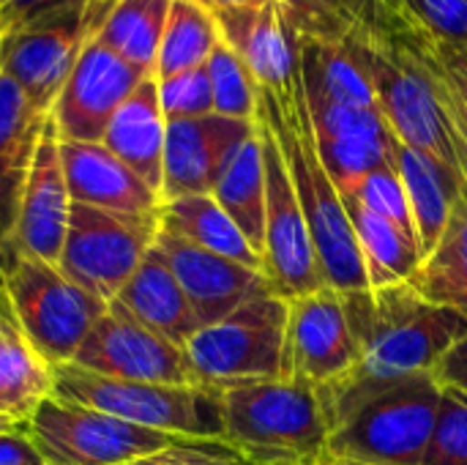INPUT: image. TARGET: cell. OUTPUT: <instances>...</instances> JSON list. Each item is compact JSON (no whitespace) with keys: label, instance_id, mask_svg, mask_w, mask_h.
<instances>
[{"label":"cell","instance_id":"1","mask_svg":"<svg viewBox=\"0 0 467 465\" xmlns=\"http://www.w3.org/2000/svg\"><path fill=\"white\" fill-rule=\"evenodd\" d=\"M358 340V365L348 381L320 395L331 430L380 392L430 375L441 356L467 334V318L427 301L410 282L345 296Z\"/></svg>","mask_w":467,"mask_h":465},{"label":"cell","instance_id":"2","mask_svg":"<svg viewBox=\"0 0 467 465\" xmlns=\"http://www.w3.org/2000/svg\"><path fill=\"white\" fill-rule=\"evenodd\" d=\"M356 44L367 60L378 107L391 134L405 148L446 167L467 195V140L419 44L416 25L380 19L367 33L356 36Z\"/></svg>","mask_w":467,"mask_h":465},{"label":"cell","instance_id":"3","mask_svg":"<svg viewBox=\"0 0 467 465\" xmlns=\"http://www.w3.org/2000/svg\"><path fill=\"white\" fill-rule=\"evenodd\" d=\"M257 118L271 129L279 143L326 285L339 291L342 296L369 291L364 258L345 200L317 151L304 71L296 74V79L279 93L260 88Z\"/></svg>","mask_w":467,"mask_h":465},{"label":"cell","instance_id":"4","mask_svg":"<svg viewBox=\"0 0 467 465\" xmlns=\"http://www.w3.org/2000/svg\"><path fill=\"white\" fill-rule=\"evenodd\" d=\"M224 441L252 465H317L331 422L315 389L290 378L219 389Z\"/></svg>","mask_w":467,"mask_h":465},{"label":"cell","instance_id":"5","mask_svg":"<svg viewBox=\"0 0 467 465\" xmlns=\"http://www.w3.org/2000/svg\"><path fill=\"white\" fill-rule=\"evenodd\" d=\"M0 310L55 370L74 362L107 301L71 282L55 263L16 258L0 271Z\"/></svg>","mask_w":467,"mask_h":465},{"label":"cell","instance_id":"6","mask_svg":"<svg viewBox=\"0 0 467 465\" xmlns=\"http://www.w3.org/2000/svg\"><path fill=\"white\" fill-rule=\"evenodd\" d=\"M55 397L172 439H222L219 389L134 384L93 375L77 365L55 367Z\"/></svg>","mask_w":467,"mask_h":465},{"label":"cell","instance_id":"7","mask_svg":"<svg viewBox=\"0 0 467 465\" xmlns=\"http://www.w3.org/2000/svg\"><path fill=\"white\" fill-rule=\"evenodd\" d=\"M287 299L263 291L233 310L227 318L202 326L186 343L194 378L208 389L285 375Z\"/></svg>","mask_w":467,"mask_h":465},{"label":"cell","instance_id":"8","mask_svg":"<svg viewBox=\"0 0 467 465\" xmlns=\"http://www.w3.org/2000/svg\"><path fill=\"white\" fill-rule=\"evenodd\" d=\"M443 389L413 375L358 406L328 439V452L372 465H421L432 441Z\"/></svg>","mask_w":467,"mask_h":465},{"label":"cell","instance_id":"9","mask_svg":"<svg viewBox=\"0 0 467 465\" xmlns=\"http://www.w3.org/2000/svg\"><path fill=\"white\" fill-rule=\"evenodd\" d=\"M112 0H82L0 33V71L30 107L49 115L77 58L99 36Z\"/></svg>","mask_w":467,"mask_h":465},{"label":"cell","instance_id":"10","mask_svg":"<svg viewBox=\"0 0 467 465\" xmlns=\"http://www.w3.org/2000/svg\"><path fill=\"white\" fill-rule=\"evenodd\" d=\"M25 433L47 465H129L175 441L55 395L36 408Z\"/></svg>","mask_w":467,"mask_h":465},{"label":"cell","instance_id":"11","mask_svg":"<svg viewBox=\"0 0 467 465\" xmlns=\"http://www.w3.org/2000/svg\"><path fill=\"white\" fill-rule=\"evenodd\" d=\"M159 233L156 219H123L71 203L68 230L57 269L101 301H115L145 260Z\"/></svg>","mask_w":467,"mask_h":465},{"label":"cell","instance_id":"12","mask_svg":"<svg viewBox=\"0 0 467 465\" xmlns=\"http://www.w3.org/2000/svg\"><path fill=\"white\" fill-rule=\"evenodd\" d=\"M356 365L358 340L339 291L326 285L287 301L282 378L326 395L348 381Z\"/></svg>","mask_w":467,"mask_h":465},{"label":"cell","instance_id":"13","mask_svg":"<svg viewBox=\"0 0 467 465\" xmlns=\"http://www.w3.org/2000/svg\"><path fill=\"white\" fill-rule=\"evenodd\" d=\"M265 167V241H263V274L268 288L282 299H296L326 288L312 236L285 167L282 151L271 129L257 118Z\"/></svg>","mask_w":467,"mask_h":465},{"label":"cell","instance_id":"14","mask_svg":"<svg viewBox=\"0 0 467 465\" xmlns=\"http://www.w3.org/2000/svg\"><path fill=\"white\" fill-rule=\"evenodd\" d=\"M71 365L115 381L202 386L194 378L186 351L140 323L118 301L107 304Z\"/></svg>","mask_w":467,"mask_h":465},{"label":"cell","instance_id":"15","mask_svg":"<svg viewBox=\"0 0 467 465\" xmlns=\"http://www.w3.org/2000/svg\"><path fill=\"white\" fill-rule=\"evenodd\" d=\"M142 79H148L142 71L118 58L104 41L90 38L49 112L60 140L101 143L109 121Z\"/></svg>","mask_w":467,"mask_h":465},{"label":"cell","instance_id":"16","mask_svg":"<svg viewBox=\"0 0 467 465\" xmlns=\"http://www.w3.org/2000/svg\"><path fill=\"white\" fill-rule=\"evenodd\" d=\"M68 217H71V195L60 159V132L49 115L30 159V170L22 186L16 225L11 233L8 258L3 269L16 258H36L57 266L68 230Z\"/></svg>","mask_w":467,"mask_h":465},{"label":"cell","instance_id":"17","mask_svg":"<svg viewBox=\"0 0 467 465\" xmlns=\"http://www.w3.org/2000/svg\"><path fill=\"white\" fill-rule=\"evenodd\" d=\"M257 132V121H235L224 115H202L189 121H167L161 203L211 195L235 151Z\"/></svg>","mask_w":467,"mask_h":465},{"label":"cell","instance_id":"18","mask_svg":"<svg viewBox=\"0 0 467 465\" xmlns=\"http://www.w3.org/2000/svg\"><path fill=\"white\" fill-rule=\"evenodd\" d=\"M222 41L230 44L260 88L285 90L301 74V25L276 0L230 5L213 11Z\"/></svg>","mask_w":467,"mask_h":465},{"label":"cell","instance_id":"19","mask_svg":"<svg viewBox=\"0 0 467 465\" xmlns=\"http://www.w3.org/2000/svg\"><path fill=\"white\" fill-rule=\"evenodd\" d=\"M315 140L320 159L339 192L353 189L367 173L394 162V143L380 107H345L320 96H309Z\"/></svg>","mask_w":467,"mask_h":465},{"label":"cell","instance_id":"20","mask_svg":"<svg viewBox=\"0 0 467 465\" xmlns=\"http://www.w3.org/2000/svg\"><path fill=\"white\" fill-rule=\"evenodd\" d=\"M153 247L164 255L175 280L181 282V288L200 321V329L227 318L233 310H238L252 296L271 291L268 280L260 269L244 266L238 260H230V258L208 252V249H200L161 227L153 238Z\"/></svg>","mask_w":467,"mask_h":465},{"label":"cell","instance_id":"21","mask_svg":"<svg viewBox=\"0 0 467 465\" xmlns=\"http://www.w3.org/2000/svg\"><path fill=\"white\" fill-rule=\"evenodd\" d=\"M60 159L71 203H82L123 219H156L161 208L153 192L104 143L60 140Z\"/></svg>","mask_w":467,"mask_h":465},{"label":"cell","instance_id":"22","mask_svg":"<svg viewBox=\"0 0 467 465\" xmlns=\"http://www.w3.org/2000/svg\"><path fill=\"white\" fill-rule=\"evenodd\" d=\"M49 115L30 107L25 93L0 71V269L8 258L22 186Z\"/></svg>","mask_w":467,"mask_h":465},{"label":"cell","instance_id":"23","mask_svg":"<svg viewBox=\"0 0 467 465\" xmlns=\"http://www.w3.org/2000/svg\"><path fill=\"white\" fill-rule=\"evenodd\" d=\"M164 140H167V118L159 101V82L156 77H148L120 104L101 143L161 197Z\"/></svg>","mask_w":467,"mask_h":465},{"label":"cell","instance_id":"24","mask_svg":"<svg viewBox=\"0 0 467 465\" xmlns=\"http://www.w3.org/2000/svg\"><path fill=\"white\" fill-rule=\"evenodd\" d=\"M115 301L126 307L140 323L167 337L178 348H186V343L200 332V321L181 282L156 247L148 249L145 260L123 285Z\"/></svg>","mask_w":467,"mask_h":465},{"label":"cell","instance_id":"25","mask_svg":"<svg viewBox=\"0 0 467 465\" xmlns=\"http://www.w3.org/2000/svg\"><path fill=\"white\" fill-rule=\"evenodd\" d=\"M301 71L309 96L345 107L378 110L375 82L356 38H312L301 33Z\"/></svg>","mask_w":467,"mask_h":465},{"label":"cell","instance_id":"26","mask_svg":"<svg viewBox=\"0 0 467 465\" xmlns=\"http://www.w3.org/2000/svg\"><path fill=\"white\" fill-rule=\"evenodd\" d=\"M394 164L408 192L413 227H416V238H419V249L424 260V255H430L432 247L441 241L454 214V206L465 192L446 167H441L435 159L424 153L405 148L400 140L394 143Z\"/></svg>","mask_w":467,"mask_h":465},{"label":"cell","instance_id":"27","mask_svg":"<svg viewBox=\"0 0 467 465\" xmlns=\"http://www.w3.org/2000/svg\"><path fill=\"white\" fill-rule=\"evenodd\" d=\"M342 200H345V208H348V217H350V225H353V233L364 258L369 291L408 282L421 266L419 241L408 230L389 222L386 217L361 206L356 197L342 195Z\"/></svg>","mask_w":467,"mask_h":465},{"label":"cell","instance_id":"28","mask_svg":"<svg viewBox=\"0 0 467 465\" xmlns=\"http://www.w3.org/2000/svg\"><path fill=\"white\" fill-rule=\"evenodd\" d=\"M159 227L216 255L263 271V258L252 249L238 225L213 200V195H189L167 200L159 208Z\"/></svg>","mask_w":467,"mask_h":465},{"label":"cell","instance_id":"29","mask_svg":"<svg viewBox=\"0 0 467 465\" xmlns=\"http://www.w3.org/2000/svg\"><path fill=\"white\" fill-rule=\"evenodd\" d=\"M213 200L227 211V217L246 236L252 249L263 258L265 241V167L263 143L254 132L230 159L227 170L213 186Z\"/></svg>","mask_w":467,"mask_h":465},{"label":"cell","instance_id":"30","mask_svg":"<svg viewBox=\"0 0 467 465\" xmlns=\"http://www.w3.org/2000/svg\"><path fill=\"white\" fill-rule=\"evenodd\" d=\"M408 282L427 301L467 318V195L457 200L441 241Z\"/></svg>","mask_w":467,"mask_h":465},{"label":"cell","instance_id":"31","mask_svg":"<svg viewBox=\"0 0 467 465\" xmlns=\"http://www.w3.org/2000/svg\"><path fill=\"white\" fill-rule=\"evenodd\" d=\"M170 8L172 0H112L96 38L129 66L153 77Z\"/></svg>","mask_w":467,"mask_h":465},{"label":"cell","instance_id":"32","mask_svg":"<svg viewBox=\"0 0 467 465\" xmlns=\"http://www.w3.org/2000/svg\"><path fill=\"white\" fill-rule=\"evenodd\" d=\"M55 370L25 343L8 321L0 337V414L16 425H27L36 408L52 397Z\"/></svg>","mask_w":467,"mask_h":465},{"label":"cell","instance_id":"33","mask_svg":"<svg viewBox=\"0 0 467 465\" xmlns=\"http://www.w3.org/2000/svg\"><path fill=\"white\" fill-rule=\"evenodd\" d=\"M219 41L222 33L211 8L197 0H172L153 77L167 79L181 71L205 66Z\"/></svg>","mask_w":467,"mask_h":465},{"label":"cell","instance_id":"34","mask_svg":"<svg viewBox=\"0 0 467 465\" xmlns=\"http://www.w3.org/2000/svg\"><path fill=\"white\" fill-rule=\"evenodd\" d=\"M301 25L304 36L348 41L367 33L380 19H389L378 0H276Z\"/></svg>","mask_w":467,"mask_h":465},{"label":"cell","instance_id":"35","mask_svg":"<svg viewBox=\"0 0 467 465\" xmlns=\"http://www.w3.org/2000/svg\"><path fill=\"white\" fill-rule=\"evenodd\" d=\"M208 79L213 93V112L235 121H257L260 82L244 63V58L224 41L216 44L208 63Z\"/></svg>","mask_w":467,"mask_h":465},{"label":"cell","instance_id":"36","mask_svg":"<svg viewBox=\"0 0 467 465\" xmlns=\"http://www.w3.org/2000/svg\"><path fill=\"white\" fill-rule=\"evenodd\" d=\"M416 36H419V44H421L430 66L435 69V74L443 85L449 110H451L462 137L467 140V44L438 41L430 33H424L419 25H416Z\"/></svg>","mask_w":467,"mask_h":465},{"label":"cell","instance_id":"37","mask_svg":"<svg viewBox=\"0 0 467 465\" xmlns=\"http://www.w3.org/2000/svg\"><path fill=\"white\" fill-rule=\"evenodd\" d=\"M339 195H350L356 197L361 206H367L369 211L386 217L389 222H394L397 227L408 230L416 238V227H413V214H410V203H408V192L405 184L397 173V164H383L372 173H367L353 189L339 192ZM419 241V238H416Z\"/></svg>","mask_w":467,"mask_h":465},{"label":"cell","instance_id":"38","mask_svg":"<svg viewBox=\"0 0 467 465\" xmlns=\"http://www.w3.org/2000/svg\"><path fill=\"white\" fill-rule=\"evenodd\" d=\"M421 465H467V400L443 389L438 425Z\"/></svg>","mask_w":467,"mask_h":465},{"label":"cell","instance_id":"39","mask_svg":"<svg viewBox=\"0 0 467 465\" xmlns=\"http://www.w3.org/2000/svg\"><path fill=\"white\" fill-rule=\"evenodd\" d=\"M159 82V101L161 112L167 121H189V118H202L213 112V93H211V79L208 69H192L181 71Z\"/></svg>","mask_w":467,"mask_h":465},{"label":"cell","instance_id":"40","mask_svg":"<svg viewBox=\"0 0 467 465\" xmlns=\"http://www.w3.org/2000/svg\"><path fill=\"white\" fill-rule=\"evenodd\" d=\"M129 465H252L224 439H175L164 449Z\"/></svg>","mask_w":467,"mask_h":465},{"label":"cell","instance_id":"41","mask_svg":"<svg viewBox=\"0 0 467 465\" xmlns=\"http://www.w3.org/2000/svg\"><path fill=\"white\" fill-rule=\"evenodd\" d=\"M408 16L446 44H467V0H405Z\"/></svg>","mask_w":467,"mask_h":465},{"label":"cell","instance_id":"42","mask_svg":"<svg viewBox=\"0 0 467 465\" xmlns=\"http://www.w3.org/2000/svg\"><path fill=\"white\" fill-rule=\"evenodd\" d=\"M441 389H451L467 400V334L460 337L430 373Z\"/></svg>","mask_w":467,"mask_h":465},{"label":"cell","instance_id":"43","mask_svg":"<svg viewBox=\"0 0 467 465\" xmlns=\"http://www.w3.org/2000/svg\"><path fill=\"white\" fill-rule=\"evenodd\" d=\"M74 3H82V0H0V33L22 27L44 14H52Z\"/></svg>","mask_w":467,"mask_h":465},{"label":"cell","instance_id":"44","mask_svg":"<svg viewBox=\"0 0 467 465\" xmlns=\"http://www.w3.org/2000/svg\"><path fill=\"white\" fill-rule=\"evenodd\" d=\"M0 465H47L25 428L0 433Z\"/></svg>","mask_w":467,"mask_h":465},{"label":"cell","instance_id":"45","mask_svg":"<svg viewBox=\"0 0 467 465\" xmlns=\"http://www.w3.org/2000/svg\"><path fill=\"white\" fill-rule=\"evenodd\" d=\"M378 5L383 8V14H386L391 22H410L408 8H405V0H378Z\"/></svg>","mask_w":467,"mask_h":465},{"label":"cell","instance_id":"46","mask_svg":"<svg viewBox=\"0 0 467 465\" xmlns=\"http://www.w3.org/2000/svg\"><path fill=\"white\" fill-rule=\"evenodd\" d=\"M205 8L216 11V8H230V5H249V3H260V0H197Z\"/></svg>","mask_w":467,"mask_h":465},{"label":"cell","instance_id":"47","mask_svg":"<svg viewBox=\"0 0 467 465\" xmlns=\"http://www.w3.org/2000/svg\"><path fill=\"white\" fill-rule=\"evenodd\" d=\"M317 465H372V463H361V460H350V458H339V455H331V452H326V455L320 458V463Z\"/></svg>","mask_w":467,"mask_h":465},{"label":"cell","instance_id":"48","mask_svg":"<svg viewBox=\"0 0 467 465\" xmlns=\"http://www.w3.org/2000/svg\"><path fill=\"white\" fill-rule=\"evenodd\" d=\"M22 425H16L14 419H8L5 414H0V433H11V430H19Z\"/></svg>","mask_w":467,"mask_h":465},{"label":"cell","instance_id":"49","mask_svg":"<svg viewBox=\"0 0 467 465\" xmlns=\"http://www.w3.org/2000/svg\"><path fill=\"white\" fill-rule=\"evenodd\" d=\"M5 323H8V318H5V312L0 310V337H3V332H5Z\"/></svg>","mask_w":467,"mask_h":465}]
</instances>
